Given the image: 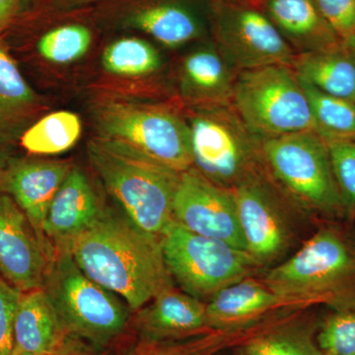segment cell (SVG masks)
Listing matches in <instances>:
<instances>
[{"label": "cell", "instance_id": "obj_1", "mask_svg": "<svg viewBox=\"0 0 355 355\" xmlns=\"http://www.w3.org/2000/svg\"><path fill=\"white\" fill-rule=\"evenodd\" d=\"M64 249L89 279L123 299L133 312L174 286L160 238L106 207Z\"/></svg>", "mask_w": 355, "mask_h": 355}, {"label": "cell", "instance_id": "obj_2", "mask_svg": "<svg viewBox=\"0 0 355 355\" xmlns=\"http://www.w3.org/2000/svg\"><path fill=\"white\" fill-rule=\"evenodd\" d=\"M89 161L128 220L160 238L174 221L173 207L181 173L137 149L97 137L90 140Z\"/></svg>", "mask_w": 355, "mask_h": 355}, {"label": "cell", "instance_id": "obj_3", "mask_svg": "<svg viewBox=\"0 0 355 355\" xmlns=\"http://www.w3.org/2000/svg\"><path fill=\"white\" fill-rule=\"evenodd\" d=\"M42 288L70 342L90 352H109L127 333L132 309L118 295L89 279L69 250L55 249Z\"/></svg>", "mask_w": 355, "mask_h": 355}, {"label": "cell", "instance_id": "obj_4", "mask_svg": "<svg viewBox=\"0 0 355 355\" xmlns=\"http://www.w3.org/2000/svg\"><path fill=\"white\" fill-rule=\"evenodd\" d=\"M275 293L309 306L331 309L355 306V235L323 226L291 259L266 272Z\"/></svg>", "mask_w": 355, "mask_h": 355}, {"label": "cell", "instance_id": "obj_5", "mask_svg": "<svg viewBox=\"0 0 355 355\" xmlns=\"http://www.w3.org/2000/svg\"><path fill=\"white\" fill-rule=\"evenodd\" d=\"M189 116L193 167L212 183L232 191L265 169L263 137L229 106L193 107Z\"/></svg>", "mask_w": 355, "mask_h": 355}, {"label": "cell", "instance_id": "obj_6", "mask_svg": "<svg viewBox=\"0 0 355 355\" xmlns=\"http://www.w3.org/2000/svg\"><path fill=\"white\" fill-rule=\"evenodd\" d=\"M266 171L287 197L327 217H345L328 147L316 132L263 137Z\"/></svg>", "mask_w": 355, "mask_h": 355}, {"label": "cell", "instance_id": "obj_7", "mask_svg": "<svg viewBox=\"0 0 355 355\" xmlns=\"http://www.w3.org/2000/svg\"><path fill=\"white\" fill-rule=\"evenodd\" d=\"M232 106L250 130L261 137L316 132L307 96L288 65L238 72Z\"/></svg>", "mask_w": 355, "mask_h": 355}, {"label": "cell", "instance_id": "obj_8", "mask_svg": "<svg viewBox=\"0 0 355 355\" xmlns=\"http://www.w3.org/2000/svg\"><path fill=\"white\" fill-rule=\"evenodd\" d=\"M161 245L173 282L203 302L225 287L253 277L260 266L244 250L191 232L176 221L161 236Z\"/></svg>", "mask_w": 355, "mask_h": 355}, {"label": "cell", "instance_id": "obj_9", "mask_svg": "<svg viewBox=\"0 0 355 355\" xmlns=\"http://www.w3.org/2000/svg\"><path fill=\"white\" fill-rule=\"evenodd\" d=\"M95 121L99 137L128 144L179 173L193 167L188 123L168 107L105 102L96 109Z\"/></svg>", "mask_w": 355, "mask_h": 355}, {"label": "cell", "instance_id": "obj_10", "mask_svg": "<svg viewBox=\"0 0 355 355\" xmlns=\"http://www.w3.org/2000/svg\"><path fill=\"white\" fill-rule=\"evenodd\" d=\"M212 43L238 72L268 65H293L296 53L258 0H210Z\"/></svg>", "mask_w": 355, "mask_h": 355}, {"label": "cell", "instance_id": "obj_11", "mask_svg": "<svg viewBox=\"0 0 355 355\" xmlns=\"http://www.w3.org/2000/svg\"><path fill=\"white\" fill-rule=\"evenodd\" d=\"M246 252L259 266L282 256L291 241L284 216L287 197L272 178L263 171L232 191Z\"/></svg>", "mask_w": 355, "mask_h": 355}, {"label": "cell", "instance_id": "obj_12", "mask_svg": "<svg viewBox=\"0 0 355 355\" xmlns=\"http://www.w3.org/2000/svg\"><path fill=\"white\" fill-rule=\"evenodd\" d=\"M173 216L191 232L246 251L232 191L212 183L193 167L181 173Z\"/></svg>", "mask_w": 355, "mask_h": 355}, {"label": "cell", "instance_id": "obj_13", "mask_svg": "<svg viewBox=\"0 0 355 355\" xmlns=\"http://www.w3.org/2000/svg\"><path fill=\"white\" fill-rule=\"evenodd\" d=\"M53 256L19 205L0 193V275L21 292L42 288Z\"/></svg>", "mask_w": 355, "mask_h": 355}, {"label": "cell", "instance_id": "obj_14", "mask_svg": "<svg viewBox=\"0 0 355 355\" xmlns=\"http://www.w3.org/2000/svg\"><path fill=\"white\" fill-rule=\"evenodd\" d=\"M69 161L11 160L0 173V193L10 196L28 217L40 241L55 254L44 234V225L51 202L71 171Z\"/></svg>", "mask_w": 355, "mask_h": 355}, {"label": "cell", "instance_id": "obj_15", "mask_svg": "<svg viewBox=\"0 0 355 355\" xmlns=\"http://www.w3.org/2000/svg\"><path fill=\"white\" fill-rule=\"evenodd\" d=\"M306 308L304 301L279 295L263 280L249 277L217 292L207 302V314L212 330L231 331L260 324L279 311Z\"/></svg>", "mask_w": 355, "mask_h": 355}, {"label": "cell", "instance_id": "obj_16", "mask_svg": "<svg viewBox=\"0 0 355 355\" xmlns=\"http://www.w3.org/2000/svg\"><path fill=\"white\" fill-rule=\"evenodd\" d=\"M137 338L153 342L178 340L210 333L207 302L175 286L156 295L137 311Z\"/></svg>", "mask_w": 355, "mask_h": 355}, {"label": "cell", "instance_id": "obj_17", "mask_svg": "<svg viewBox=\"0 0 355 355\" xmlns=\"http://www.w3.org/2000/svg\"><path fill=\"white\" fill-rule=\"evenodd\" d=\"M34 354H94L65 335L55 308L43 288L22 292L14 322V352Z\"/></svg>", "mask_w": 355, "mask_h": 355}, {"label": "cell", "instance_id": "obj_18", "mask_svg": "<svg viewBox=\"0 0 355 355\" xmlns=\"http://www.w3.org/2000/svg\"><path fill=\"white\" fill-rule=\"evenodd\" d=\"M104 209L90 180L73 167L51 202L44 225V234L53 249L67 248L87 230Z\"/></svg>", "mask_w": 355, "mask_h": 355}, {"label": "cell", "instance_id": "obj_19", "mask_svg": "<svg viewBox=\"0 0 355 355\" xmlns=\"http://www.w3.org/2000/svg\"><path fill=\"white\" fill-rule=\"evenodd\" d=\"M296 55L327 51L345 44L324 19L314 0H258Z\"/></svg>", "mask_w": 355, "mask_h": 355}, {"label": "cell", "instance_id": "obj_20", "mask_svg": "<svg viewBox=\"0 0 355 355\" xmlns=\"http://www.w3.org/2000/svg\"><path fill=\"white\" fill-rule=\"evenodd\" d=\"M181 74L184 95L193 107L232 105L238 71L212 42L188 53Z\"/></svg>", "mask_w": 355, "mask_h": 355}, {"label": "cell", "instance_id": "obj_21", "mask_svg": "<svg viewBox=\"0 0 355 355\" xmlns=\"http://www.w3.org/2000/svg\"><path fill=\"white\" fill-rule=\"evenodd\" d=\"M292 69L318 90L355 101V46L296 55Z\"/></svg>", "mask_w": 355, "mask_h": 355}, {"label": "cell", "instance_id": "obj_22", "mask_svg": "<svg viewBox=\"0 0 355 355\" xmlns=\"http://www.w3.org/2000/svg\"><path fill=\"white\" fill-rule=\"evenodd\" d=\"M130 23L170 49L191 43L205 32L200 16L178 2L151 4L135 13Z\"/></svg>", "mask_w": 355, "mask_h": 355}, {"label": "cell", "instance_id": "obj_23", "mask_svg": "<svg viewBox=\"0 0 355 355\" xmlns=\"http://www.w3.org/2000/svg\"><path fill=\"white\" fill-rule=\"evenodd\" d=\"M314 333L295 315L277 316L236 349L244 355H323Z\"/></svg>", "mask_w": 355, "mask_h": 355}, {"label": "cell", "instance_id": "obj_24", "mask_svg": "<svg viewBox=\"0 0 355 355\" xmlns=\"http://www.w3.org/2000/svg\"><path fill=\"white\" fill-rule=\"evenodd\" d=\"M38 104L36 93L0 43V144L12 139Z\"/></svg>", "mask_w": 355, "mask_h": 355}, {"label": "cell", "instance_id": "obj_25", "mask_svg": "<svg viewBox=\"0 0 355 355\" xmlns=\"http://www.w3.org/2000/svg\"><path fill=\"white\" fill-rule=\"evenodd\" d=\"M272 320L270 318L249 328L212 331L184 340L153 342L137 338L121 355H219L226 350L241 347Z\"/></svg>", "mask_w": 355, "mask_h": 355}, {"label": "cell", "instance_id": "obj_26", "mask_svg": "<svg viewBox=\"0 0 355 355\" xmlns=\"http://www.w3.org/2000/svg\"><path fill=\"white\" fill-rule=\"evenodd\" d=\"M83 125L71 112L51 113L26 130L21 146L34 155H55L71 148L78 141Z\"/></svg>", "mask_w": 355, "mask_h": 355}, {"label": "cell", "instance_id": "obj_27", "mask_svg": "<svg viewBox=\"0 0 355 355\" xmlns=\"http://www.w3.org/2000/svg\"><path fill=\"white\" fill-rule=\"evenodd\" d=\"M298 79L307 96L316 132L323 139H355V101L326 94Z\"/></svg>", "mask_w": 355, "mask_h": 355}, {"label": "cell", "instance_id": "obj_28", "mask_svg": "<svg viewBox=\"0 0 355 355\" xmlns=\"http://www.w3.org/2000/svg\"><path fill=\"white\" fill-rule=\"evenodd\" d=\"M102 62L107 71L121 76H146L157 71L162 65L159 51L139 38L114 42L104 51Z\"/></svg>", "mask_w": 355, "mask_h": 355}, {"label": "cell", "instance_id": "obj_29", "mask_svg": "<svg viewBox=\"0 0 355 355\" xmlns=\"http://www.w3.org/2000/svg\"><path fill=\"white\" fill-rule=\"evenodd\" d=\"M92 36L83 25H65L44 34L38 43L40 55L53 64H70L83 58Z\"/></svg>", "mask_w": 355, "mask_h": 355}, {"label": "cell", "instance_id": "obj_30", "mask_svg": "<svg viewBox=\"0 0 355 355\" xmlns=\"http://www.w3.org/2000/svg\"><path fill=\"white\" fill-rule=\"evenodd\" d=\"M343 207V216L355 220V139H323Z\"/></svg>", "mask_w": 355, "mask_h": 355}, {"label": "cell", "instance_id": "obj_31", "mask_svg": "<svg viewBox=\"0 0 355 355\" xmlns=\"http://www.w3.org/2000/svg\"><path fill=\"white\" fill-rule=\"evenodd\" d=\"M323 355H355V306L333 309L316 336Z\"/></svg>", "mask_w": 355, "mask_h": 355}, {"label": "cell", "instance_id": "obj_32", "mask_svg": "<svg viewBox=\"0 0 355 355\" xmlns=\"http://www.w3.org/2000/svg\"><path fill=\"white\" fill-rule=\"evenodd\" d=\"M336 36L343 43L355 46V0H314Z\"/></svg>", "mask_w": 355, "mask_h": 355}, {"label": "cell", "instance_id": "obj_33", "mask_svg": "<svg viewBox=\"0 0 355 355\" xmlns=\"http://www.w3.org/2000/svg\"><path fill=\"white\" fill-rule=\"evenodd\" d=\"M22 292L0 275V355H12L14 322Z\"/></svg>", "mask_w": 355, "mask_h": 355}, {"label": "cell", "instance_id": "obj_34", "mask_svg": "<svg viewBox=\"0 0 355 355\" xmlns=\"http://www.w3.org/2000/svg\"><path fill=\"white\" fill-rule=\"evenodd\" d=\"M20 0H0V33L12 20L19 6Z\"/></svg>", "mask_w": 355, "mask_h": 355}, {"label": "cell", "instance_id": "obj_35", "mask_svg": "<svg viewBox=\"0 0 355 355\" xmlns=\"http://www.w3.org/2000/svg\"><path fill=\"white\" fill-rule=\"evenodd\" d=\"M11 160H12V159L8 157L4 149L2 148V144H0V173L6 169L7 165L10 163Z\"/></svg>", "mask_w": 355, "mask_h": 355}, {"label": "cell", "instance_id": "obj_36", "mask_svg": "<svg viewBox=\"0 0 355 355\" xmlns=\"http://www.w3.org/2000/svg\"><path fill=\"white\" fill-rule=\"evenodd\" d=\"M12 355H58V354H26V352H13ZM87 355V354H85Z\"/></svg>", "mask_w": 355, "mask_h": 355}, {"label": "cell", "instance_id": "obj_37", "mask_svg": "<svg viewBox=\"0 0 355 355\" xmlns=\"http://www.w3.org/2000/svg\"><path fill=\"white\" fill-rule=\"evenodd\" d=\"M110 354V352H105V354H87V355H109Z\"/></svg>", "mask_w": 355, "mask_h": 355}, {"label": "cell", "instance_id": "obj_38", "mask_svg": "<svg viewBox=\"0 0 355 355\" xmlns=\"http://www.w3.org/2000/svg\"><path fill=\"white\" fill-rule=\"evenodd\" d=\"M76 1H78V2H86V1H92V0H76Z\"/></svg>", "mask_w": 355, "mask_h": 355}, {"label": "cell", "instance_id": "obj_39", "mask_svg": "<svg viewBox=\"0 0 355 355\" xmlns=\"http://www.w3.org/2000/svg\"><path fill=\"white\" fill-rule=\"evenodd\" d=\"M235 350H236V355H244V354H242L241 352H239V350H237L236 349H235Z\"/></svg>", "mask_w": 355, "mask_h": 355}, {"label": "cell", "instance_id": "obj_40", "mask_svg": "<svg viewBox=\"0 0 355 355\" xmlns=\"http://www.w3.org/2000/svg\"><path fill=\"white\" fill-rule=\"evenodd\" d=\"M354 223H355V220H354ZM354 235H355V229H354Z\"/></svg>", "mask_w": 355, "mask_h": 355}, {"label": "cell", "instance_id": "obj_41", "mask_svg": "<svg viewBox=\"0 0 355 355\" xmlns=\"http://www.w3.org/2000/svg\"><path fill=\"white\" fill-rule=\"evenodd\" d=\"M219 355H220V354H219Z\"/></svg>", "mask_w": 355, "mask_h": 355}]
</instances>
